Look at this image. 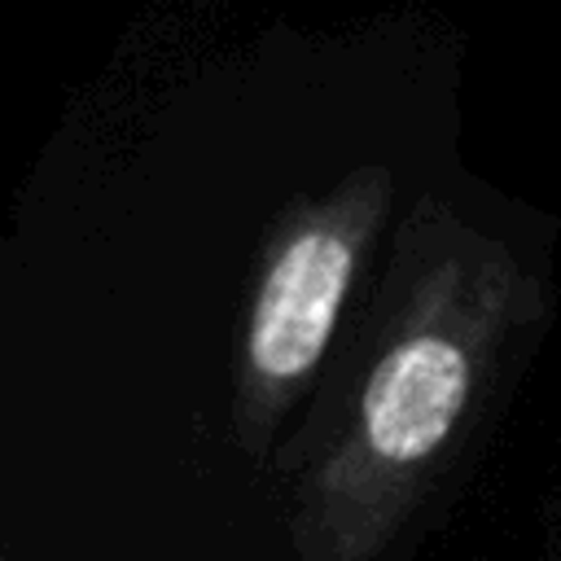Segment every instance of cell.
Segmentation results:
<instances>
[{
	"label": "cell",
	"mask_w": 561,
	"mask_h": 561,
	"mask_svg": "<svg viewBox=\"0 0 561 561\" xmlns=\"http://www.w3.org/2000/svg\"><path fill=\"white\" fill-rule=\"evenodd\" d=\"M535 307L517 259L416 202L399 237V298L364 373L346 434L298 504L302 561H368L456 443L508 329Z\"/></svg>",
	"instance_id": "cell-1"
},
{
	"label": "cell",
	"mask_w": 561,
	"mask_h": 561,
	"mask_svg": "<svg viewBox=\"0 0 561 561\" xmlns=\"http://www.w3.org/2000/svg\"><path fill=\"white\" fill-rule=\"evenodd\" d=\"M386 202L390 171L364 167L346 175L324 202L285 215L254 289L241 346L237 425L245 443L263 438L289 394L320 364Z\"/></svg>",
	"instance_id": "cell-2"
}]
</instances>
